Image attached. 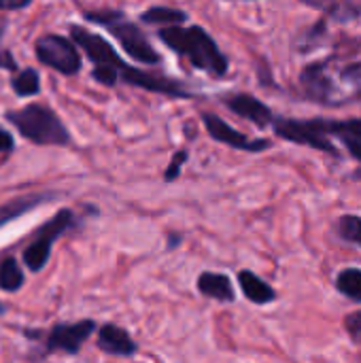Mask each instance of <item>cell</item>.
<instances>
[{
    "label": "cell",
    "mask_w": 361,
    "mask_h": 363,
    "mask_svg": "<svg viewBox=\"0 0 361 363\" xmlns=\"http://www.w3.org/2000/svg\"><path fill=\"white\" fill-rule=\"evenodd\" d=\"M157 38L185 57L194 68L221 79L230 70V62L226 53L219 49L217 40L202 28V26H174V28H160Z\"/></svg>",
    "instance_id": "cell-1"
},
{
    "label": "cell",
    "mask_w": 361,
    "mask_h": 363,
    "mask_svg": "<svg viewBox=\"0 0 361 363\" xmlns=\"http://www.w3.org/2000/svg\"><path fill=\"white\" fill-rule=\"evenodd\" d=\"M4 119L28 143L40 147H68L72 143L70 130L60 119V115L40 102H30L21 108L6 111Z\"/></svg>",
    "instance_id": "cell-2"
},
{
    "label": "cell",
    "mask_w": 361,
    "mask_h": 363,
    "mask_svg": "<svg viewBox=\"0 0 361 363\" xmlns=\"http://www.w3.org/2000/svg\"><path fill=\"white\" fill-rule=\"evenodd\" d=\"M85 21L89 23H96V26H102L106 28L121 45V49L132 57L136 60L138 64H145V66H157L162 62L160 53L155 51V47L151 45L149 36L138 28V23L130 21L126 17L123 11H117V9H100V11H85L83 13Z\"/></svg>",
    "instance_id": "cell-3"
},
{
    "label": "cell",
    "mask_w": 361,
    "mask_h": 363,
    "mask_svg": "<svg viewBox=\"0 0 361 363\" xmlns=\"http://www.w3.org/2000/svg\"><path fill=\"white\" fill-rule=\"evenodd\" d=\"M70 40L83 49V53L87 55V60L94 64V70H91V77L100 83V85H106V87H115L119 83V70L128 64L117 51L115 47L104 38L100 36L98 32H91L79 23H70Z\"/></svg>",
    "instance_id": "cell-4"
},
{
    "label": "cell",
    "mask_w": 361,
    "mask_h": 363,
    "mask_svg": "<svg viewBox=\"0 0 361 363\" xmlns=\"http://www.w3.org/2000/svg\"><path fill=\"white\" fill-rule=\"evenodd\" d=\"M77 223H79V219H77V215L70 208H60L51 219H47L32 234L30 245L21 253L23 266L30 272H34V274L40 272L49 264V259H51V247L55 245V240L62 234H66L68 230H72Z\"/></svg>",
    "instance_id": "cell-5"
},
{
    "label": "cell",
    "mask_w": 361,
    "mask_h": 363,
    "mask_svg": "<svg viewBox=\"0 0 361 363\" xmlns=\"http://www.w3.org/2000/svg\"><path fill=\"white\" fill-rule=\"evenodd\" d=\"M274 134L287 143L300 145V147H311L317 151H326L334 157H340L338 147L326 136L323 132V117H313V119H294V117H274L272 125Z\"/></svg>",
    "instance_id": "cell-6"
},
{
    "label": "cell",
    "mask_w": 361,
    "mask_h": 363,
    "mask_svg": "<svg viewBox=\"0 0 361 363\" xmlns=\"http://www.w3.org/2000/svg\"><path fill=\"white\" fill-rule=\"evenodd\" d=\"M34 55L43 66L53 68L55 72L66 77H74L83 68V57L79 53V47L68 36L62 34L47 32L38 36L34 43Z\"/></svg>",
    "instance_id": "cell-7"
},
{
    "label": "cell",
    "mask_w": 361,
    "mask_h": 363,
    "mask_svg": "<svg viewBox=\"0 0 361 363\" xmlns=\"http://www.w3.org/2000/svg\"><path fill=\"white\" fill-rule=\"evenodd\" d=\"M96 332L94 319H81L74 323H55L43 338L45 353H64V355H77L83 345L91 338Z\"/></svg>",
    "instance_id": "cell-8"
},
{
    "label": "cell",
    "mask_w": 361,
    "mask_h": 363,
    "mask_svg": "<svg viewBox=\"0 0 361 363\" xmlns=\"http://www.w3.org/2000/svg\"><path fill=\"white\" fill-rule=\"evenodd\" d=\"M300 87L304 98L317 104H326V106L345 104L343 98L338 96V87L334 79L328 74V60L306 64L300 72Z\"/></svg>",
    "instance_id": "cell-9"
},
{
    "label": "cell",
    "mask_w": 361,
    "mask_h": 363,
    "mask_svg": "<svg viewBox=\"0 0 361 363\" xmlns=\"http://www.w3.org/2000/svg\"><path fill=\"white\" fill-rule=\"evenodd\" d=\"M202 123L213 140H217L230 149L247 151V153H262L272 147V143L266 138H249L245 132L236 130L234 125H230L226 119H221L215 113H202Z\"/></svg>",
    "instance_id": "cell-10"
},
{
    "label": "cell",
    "mask_w": 361,
    "mask_h": 363,
    "mask_svg": "<svg viewBox=\"0 0 361 363\" xmlns=\"http://www.w3.org/2000/svg\"><path fill=\"white\" fill-rule=\"evenodd\" d=\"M323 132L332 140L338 138L351 157L360 164V168L353 172V181H361V119H326L323 117Z\"/></svg>",
    "instance_id": "cell-11"
},
{
    "label": "cell",
    "mask_w": 361,
    "mask_h": 363,
    "mask_svg": "<svg viewBox=\"0 0 361 363\" xmlns=\"http://www.w3.org/2000/svg\"><path fill=\"white\" fill-rule=\"evenodd\" d=\"M223 104L238 117L251 121L253 125L257 128H270L272 121H274V113L272 108L262 102L260 98H255L253 94H232V96H226L223 98Z\"/></svg>",
    "instance_id": "cell-12"
},
{
    "label": "cell",
    "mask_w": 361,
    "mask_h": 363,
    "mask_svg": "<svg viewBox=\"0 0 361 363\" xmlns=\"http://www.w3.org/2000/svg\"><path fill=\"white\" fill-rule=\"evenodd\" d=\"M60 198H62V194H57V191H30V194H21L13 200H6L4 204H0V228L32 213L34 208L51 204L53 200H60Z\"/></svg>",
    "instance_id": "cell-13"
},
{
    "label": "cell",
    "mask_w": 361,
    "mask_h": 363,
    "mask_svg": "<svg viewBox=\"0 0 361 363\" xmlns=\"http://www.w3.org/2000/svg\"><path fill=\"white\" fill-rule=\"evenodd\" d=\"M96 345L100 351H104L106 355H115V357H132L138 353L136 340L128 334V330H123L115 323H104L98 330Z\"/></svg>",
    "instance_id": "cell-14"
},
{
    "label": "cell",
    "mask_w": 361,
    "mask_h": 363,
    "mask_svg": "<svg viewBox=\"0 0 361 363\" xmlns=\"http://www.w3.org/2000/svg\"><path fill=\"white\" fill-rule=\"evenodd\" d=\"M196 287L200 291V296L209 298V300H215V302H234L236 300V291H234V285L230 281V277L226 274H219V272H202L196 281Z\"/></svg>",
    "instance_id": "cell-15"
},
{
    "label": "cell",
    "mask_w": 361,
    "mask_h": 363,
    "mask_svg": "<svg viewBox=\"0 0 361 363\" xmlns=\"http://www.w3.org/2000/svg\"><path fill=\"white\" fill-rule=\"evenodd\" d=\"M238 285H240V291L243 296L257 304V306H266V304H272L277 300V291L272 289V285H268L264 279H260L255 272L251 270H240L238 272Z\"/></svg>",
    "instance_id": "cell-16"
},
{
    "label": "cell",
    "mask_w": 361,
    "mask_h": 363,
    "mask_svg": "<svg viewBox=\"0 0 361 363\" xmlns=\"http://www.w3.org/2000/svg\"><path fill=\"white\" fill-rule=\"evenodd\" d=\"M304 4L321 11L328 19L336 23H349L361 17V4L349 0H304Z\"/></svg>",
    "instance_id": "cell-17"
},
{
    "label": "cell",
    "mask_w": 361,
    "mask_h": 363,
    "mask_svg": "<svg viewBox=\"0 0 361 363\" xmlns=\"http://www.w3.org/2000/svg\"><path fill=\"white\" fill-rule=\"evenodd\" d=\"M189 19V15L181 9L174 6H149L147 11L140 13V21L149 23V26H160V28H174V26H183Z\"/></svg>",
    "instance_id": "cell-18"
},
{
    "label": "cell",
    "mask_w": 361,
    "mask_h": 363,
    "mask_svg": "<svg viewBox=\"0 0 361 363\" xmlns=\"http://www.w3.org/2000/svg\"><path fill=\"white\" fill-rule=\"evenodd\" d=\"M26 285V274L17 262V257H4L0 262V289L2 291H9V294H15L19 291L21 287Z\"/></svg>",
    "instance_id": "cell-19"
},
{
    "label": "cell",
    "mask_w": 361,
    "mask_h": 363,
    "mask_svg": "<svg viewBox=\"0 0 361 363\" xmlns=\"http://www.w3.org/2000/svg\"><path fill=\"white\" fill-rule=\"evenodd\" d=\"M11 89L19 98H32L40 91V74L36 68H23L17 70L11 77Z\"/></svg>",
    "instance_id": "cell-20"
},
{
    "label": "cell",
    "mask_w": 361,
    "mask_h": 363,
    "mask_svg": "<svg viewBox=\"0 0 361 363\" xmlns=\"http://www.w3.org/2000/svg\"><path fill=\"white\" fill-rule=\"evenodd\" d=\"M336 289L351 302L361 304V268H345L336 274Z\"/></svg>",
    "instance_id": "cell-21"
},
{
    "label": "cell",
    "mask_w": 361,
    "mask_h": 363,
    "mask_svg": "<svg viewBox=\"0 0 361 363\" xmlns=\"http://www.w3.org/2000/svg\"><path fill=\"white\" fill-rule=\"evenodd\" d=\"M336 234L340 240L355 245L361 249V217L360 215H343L336 221Z\"/></svg>",
    "instance_id": "cell-22"
},
{
    "label": "cell",
    "mask_w": 361,
    "mask_h": 363,
    "mask_svg": "<svg viewBox=\"0 0 361 363\" xmlns=\"http://www.w3.org/2000/svg\"><path fill=\"white\" fill-rule=\"evenodd\" d=\"M326 34H328V21H326V19L315 21L311 28H306V30L300 34V45H298L300 53H309L311 49H317V47L323 43Z\"/></svg>",
    "instance_id": "cell-23"
},
{
    "label": "cell",
    "mask_w": 361,
    "mask_h": 363,
    "mask_svg": "<svg viewBox=\"0 0 361 363\" xmlns=\"http://www.w3.org/2000/svg\"><path fill=\"white\" fill-rule=\"evenodd\" d=\"M187 160H189V153H187L185 149H179L177 153H172V160L168 162V166H166V170H164V181H166V183L177 181V179L181 177V168L187 164Z\"/></svg>",
    "instance_id": "cell-24"
},
{
    "label": "cell",
    "mask_w": 361,
    "mask_h": 363,
    "mask_svg": "<svg viewBox=\"0 0 361 363\" xmlns=\"http://www.w3.org/2000/svg\"><path fill=\"white\" fill-rule=\"evenodd\" d=\"M345 330L353 342L361 345V311H353L345 317Z\"/></svg>",
    "instance_id": "cell-25"
},
{
    "label": "cell",
    "mask_w": 361,
    "mask_h": 363,
    "mask_svg": "<svg viewBox=\"0 0 361 363\" xmlns=\"http://www.w3.org/2000/svg\"><path fill=\"white\" fill-rule=\"evenodd\" d=\"M340 79L345 83H361V60L351 62L349 66L340 68Z\"/></svg>",
    "instance_id": "cell-26"
},
{
    "label": "cell",
    "mask_w": 361,
    "mask_h": 363,
    "mask_svg": "<svg viewBox=\"0 0 361 363\" xmlns=\"http://www.w3.org/2000/svg\"><path fill=\"white\" fill-rule=\"evenodd\" d=\"M15 149V138L9 130L0 125V153H11Z\"/></svg>",
    "instance_id": "cell-27"
},
{
    "label": "cell",
    "mask_w": 361,
    "mask_h": 363,
    "mask_svg": "<svg viewBox=\"0 0 361 363\" xmlns=\"http://www.w3.org/2000/svg\"><path fill=\"white\" fill-rule=\"evenodd\" d=\"M0 68H2V70H11L13 74L19 70V66H17V62H15V57H13L11 51L0 49Z\"/></svg>",
    "instance_id": "cell-28"
},
{
    "label": "cell",
    "mask_w": 361,
    "mask_h": 363,
    "mask_svg": "<svg viewBox=\"0 0 361 363\" xmlns=\"http://www.w3.org/2000/svg\"><path fill=\"white\" fill-rule=\"evenodd\" d=\"M32 6V0H0V11H23Z\"/></svg>",
    "instance_id": "cell-29"
},
{
    "label": "cell",
    "mask_w": 361,
    "mask_h": 363,
    "mask_svg": "<svg viewBox=\"0 0 361 363\" xmlns=\"http://www.w3.org/2000/svg\"><path fill=\"white\" fill-rule=\"evenodd\" d=\"M181 245V236L179 234H170L168 236V249H177Z\"/></svg>",
    "instance_id": "cell-30"
}]
</instances>
